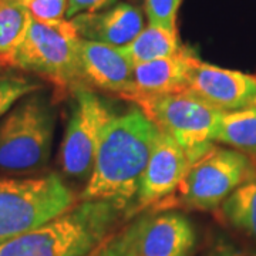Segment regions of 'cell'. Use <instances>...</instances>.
<instances>
[{"instance_id":"cell-17","label":"cell","mask_w":256,"mask_h":256,"mask_svg":"<svg viewBox=\"0 0 256 256\" xmlns=\"http://www.w3.org/2000/svg\"><path fill=\"white\" fill-rule=\"evenodd\" d=\"M220 214L232 228L256 242V178L232 192L222 202Z\"/></svg>"},{"instance_id":"cell-3","label":"cell","mask_w":256,"mask_h":256,"mask_svg":"<svg viewBox=\"0 0 256 256\" xmlns=\"http://www.w3.org/2000/svg\"><path fill=\"white\" fill-rule=\"evenodd\" d=\"M56 112L42 92L18 101L0 118V175H28L43 170L52 156Z\"/></svg>"},{"instance_id":"cell-23","label":"cell","mask_w":256,"mask_h":256,"mask_svg":"<svg viewBox=\"0 0 256 256\" xmlns=\"http://www.w3.org/2000/svg\"><path fill=\"white\" fill-rule=\"evenodd\" d=\"M116 3V0H67L66 18H73L82 13H97L107 9Z\"/></svg>"},{"instance_id":"cell-1","label":"cell","mask_w":256,"mask_h":256,"mask_svg":"<svg viewBox=\"0 0 256 256\" xmlns=\"http://www.w3.org/2000/svg\"><path fill=\"white\" fill-rule=\"evenodd\" d=\"M158 136V127L140 108L116 116L104 131L78 201H108L124 210L137 198Z\"/></svg>"},{"instance_id":"cell-24","label":"cell","mask_w":256,"mask_h":256,"mask_svg":"<svg viewBox=\"0 0 256 256\" xmlns=\"http://www.w3.org/2000/svg\"><path fill=\"white\" fill-rule=\"evenodd\" d=\"M206 256H256V250L235 246L234 244L225 240H218L210 248Z\"/></svg>"},{"instance_id":"cell-20","label":"cell","mask_w":256,"mask_h":256,"mask_svg":"<svg viewBox=\"0 0 256 256\" xmlns=\"http://www.w3.org/2000/svg\"><path fill=\"white\" fill-rule=\"evenodd\" d=\"M150 24L176 33V10L181 0H144Z\"/></svg>"},{"instance_id":"cell-9","label":"cell","mask_w":256,"mask_h":256,"mask_svg":"<svg viewBox=\"0 0 256 256\" xmlns=\"http://www.w3.org/2000/svg\"><path fill=\"white\" fill-rule=\"evenodd\" d=\"M186 92L222 112L242 110L250 107L256 97V77L198 58L194 64Z\"/></svg>"},{"instance_id":"cell-5","label":"cell","mask_w":256,"mask_h":256,"mask_svg":"<svg viewBox=\"0 0 256 256\" xmlns=\"http://www.w3.org/2000/svg\"><path fill=\"white\" fill-rule=\"evenodd\" d=\"M140 110L161 132L174 140L195 164L214 148L220 132L222 111L214 108L190 92L146 96L134 94Z\"/></svg>"},{"instance_id":"cell-19","label":"cell","mask_w":256,"mask_h":256,"mask_svg":"<svg viewBox=\"0 0 256 256\" xmlns=\"http://www.w3.org/2000/svg\"><path fill=\"white\" fill-rule=\"evenodd\" d=\"M40 88L38 82L16 76H0V118L23 97Z\"/></svg>"},{"instance_id":"cell-11","label":"cell","mask_w":256,"mask_h":256,"mask_svg":"<svg viewBox=\"0 0 256 256\" xmlns=\"http://www.w3.org/2000/svg\"><path fill=\"white\" fill-rule=\"evenodd\" d=\"M78 60L82 80L92 87L128 97L136 92L132 64L118 47L92 40H80Z\"/></svg>"},{"instance_id":"cell-16","label":"cell","mask_w":256,"mask_h":256,"mask_svg":"<svg viewBox=\"0 0 256 256\" xmlns=\"http://www.w3.org/2000/svg\"><path fill=\"white\" fill-rule=\"evenodd\" d=\"M132 66L152 62L175 54L181 46L174 32L148 24L130 44L118 47Z\"/></svg>"},{"instance_id":"cell-15","label":"cell","mask_w":256,"mask_h":256,"mask_svg":"<svg viewBox=\"0 0 256 256\" xmlns=\"http://www.w3.org/2000/svg\"><path fill=\"white\" fill-rule=\"evenodd\" d=\"M216 141L230 146L256 165V108L222 112Z\"/></svg>"},{"instance_id":"cell-22","label":"cell","mask_w":256,"mask_h":256,"mask_svg":"<svg viewBox=\"0 0 256 256\" xmlns=\"http://www.w3.org/2000/svg\"><path fill=\"white\" fill-rule=\"evenodd\" d=\"M28 13L33 18L43 23L64 20L67 13V0H28Z\"/></svg>"},{"instance_id":"cell-27","label":"cell","mask_w":256,"mask_h":256,"mask_svg":"<svg viewBox=\"0 0 256 256\" xmlns=\"http://www.w3.org/2000/svg\"><path fill=\"white\" fill-rule=\"evenodd\" d=\"M252 107H255V108H256V97L254 98V101H252Z\"/></svg>"},{"instance_id":"cell-7","label":"cell","mask_w":256,"mask_h":256,"mask_svg":"<svg viewBox=\"0 0 256 256\" xmlns=\"http://www.w3.org/2000/svg\"><path fill=\"white\" fill-rule=\"evenodd\" d=\"M256 178V165L236 150L214 146L192 164L178 186V198L190 210L220 208L240 185Z\"/></svg>"},{"instance_id":"cell-25","label":"cell","mask_w":256,"mask_h":256,"mask_svg":"<svg viewBox=\"0 0 256 256\" xmlns=\"http://www.w3.org/2000/svg\"><path fill=\"white\" fill-rule=\"evenodd\" d=\"M6 2H12V3H18V4H23V6H26L28 0H6Z\"/></svg>"},{"instance_id":"cell-13","label":"cell","mask_w":256,"mask_h":256,"mask_svg":"<svg viewBox=\"0 0 256 256\" xmlns=\"http://www.w3.org/2000/svg\"><path fill=\"white\" fill-rule=\"evenodd\" d=\"M70 20L82 38L112 47L127 46L144 28L141 10L130 3H118L97 13H82Z\"/></svg>"},{"instance_id":"cell-21","label":"cell","mask_w":256,"mask_h":256,"mask_svg":"<svg viewBox=\"0 0 256 256\" xmlns=\"http://www.w3.org/2000/svg\"><path fill=\"white\" fill-rule=\"evenodd\" d=\"M137 230L138 222L136 220L132 225L122 229L117 235H111L110 239L101 248L98 256H138Z\"/></svg>"},{"instance_id":"cell-12","label":"cell","mask_w":256,"mask_h":256,"mask_svg":"<svg viewBox=\"0 0 256 256\" xmlns=\"http://www.w3.org/2000/svg\"><path fill=\"white\" fill-rule=\"evenodd\" d=\"M138 256H190L196 236L191 220L180 212H164L137 220Z\"/></svg>"},{"instance_id":"cell-10","label":"cell","mask_w":256,"mask_h":256,"mask_svg":"<svg viewBox=\"0 0 256 256\" xmlns=\"http://www.w3.org/2000/svg\"><path fill=\"white\" fill-rule=\"evenodd\" d=\"M192 164L182 146L160 131L140 182L136 198L138 206L146 208L174 194Z\"/></svg>"},{"instance_id":"cell-18","label":"cell","mask_w":256,"mask_h":256,"mask_svg":"<svg viewBox=\"0 0 256 256\" xmlns=\"http://www.w3.org/2000/svg\"><path fill=\"white\" fill-rule=\"evenodd\" d=\"M30 18L26 6L0 0V66L13 54L23 40Z\"/></svg>"},{"instance_id":"cell-4","label":"cell","mask_w":256,"mask_h":256,"mask_svg":"<svg viewBox=\"0 0 256 256\" xmlns=\"http://www.w3.org/2000/svg\"><path fill=\"white\" fill-rule=\"evenodd\" d=\"M76 202L74 192L56 172L0 175V244L58 218Z\"/></svg>"},{"instance_id":"cell-14","label":"cell","mask_w":256,"mask_h":256,"mask_svg":"<svg viewBox=\"0 0 256 256\" xmlns=\"http://www.w3.org/2000/svg\"><path fill=\"white\" fill-rule=\"evenodd\" d=\"M196 60L198 57L194 54V52L186 47H181L170 57L132 66L136 92L131 96H160L186 92L191 72Z\"/></svg>"},{"instance_id":"cell-2","label":"cell","mask_w":256,"mask_h":256,"mask_svg":"<svg viewBox=\"0 0 256 256\" xmlns=\"http://www.w3.org/2000/svg\"><path fill=\"white\" fill-rule=\"evenodd\" d=\"M58 218L0 244V256H87L111 236L121 210L108 201H80Z\"/></svg>"},{"instance_id":"cell-26","label":"cell","mask_w":256,"mask_h":256,"mask_svg":"<svg viewBox=\"0 0 256 256\" xmlns=\"http://www.w3.org/2000/svg\"><path fill=\"white\" fill-rule=\"evenodd\" d=\"M102 246H104V244H102L100 248H97V249H96L94 252H92L90 255H87V256H98V254H100V250H101V248H102Z\"/></svg>"},{"instance_id":"cell-6","label":"cell","mask_w":256,"mask_h":256,"mask_svg":"<svg viewBox=\"0 0 256 256\" xmlns=\"http://www.w3.org/2000/svg\"><path fill=\"white\" fill-rule=\"evenodd\" d=\"M80 40L72 20L43 23L32 18L23 40L3 66L37 74L58 88H74L82 80Z\"/></svg>"},{"instance_id":"cell-8","label":"cell","mask_w":256,"mask_h":256,"mask_svg":"<svg viewBox=\"0 0 256 256\" xmlns=\"http://www.w3.org/2000/svg\"><path fill=\"white\" fill-rule=\"evenodd\" d=\"M116 114L96 92L77 86L73 88L72 111L60 148V165L73 178L90 176L101 138Z\"/></svg>"}]
</instances>
